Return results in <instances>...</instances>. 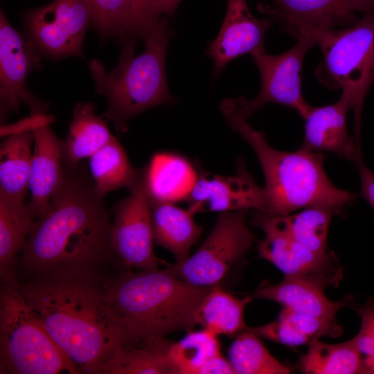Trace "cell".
Segmentation results:
<instances>
[{
    "label": "cell",
    "mask_w": 374,
    "mask_h": 374,
    "mask_svg": "<svg viewBox=\"0 0 374 374\" xmlns=\"http://www.w3.org/2000/svg\"><path fill=\"white\" fill-rule=\"evenodd\" d=\"M98 269L59 271L15 286L75 368L102 374L125 346L105 293Z\"/></svg>",
    "instance_id": "obj_1"
},
{
    "label": "cell",
    "mask_w": 374,
    "mask_h": 374,
    "mask_svg": "<svg viewBox=\"0 0 374 374\" xmlns=\"http://www.w3.org/2000/svg\"><path fill=\"white\" fill-rule=\"evenodd\" d=\"M64 171L62 183L34 221L18 260L33 278L99 269L114 258L105 195L79 168Z\"/></svg>",
    "instance_id": "obj_2"
},
{
    "label": "cell",
    "mask_w": 374,
    "mask_h": 374,
    "mask_svg": "<svg viewBox=\"0 0 374 374\" xmlns=\"http://www.w3.org/2000/svg\"><path fill=\"white\" fill-rule=\"evenodd\" d=\"M212 287L191 285L158 268L127 270L107 278L105 293L125 346H132L192 330L197 310Z\"/></svg>",
    "instance_id": "obj_3"
},
{
    "label": "cell",
    "mask_w": 374,
    "mask_h": 374,
    "mask_svg": "<svg viewBox=\"0 0 374 374\" xmlns=\"http://www.w3.org/2000/svg\"><path fill=\"white\" fill-rule=\"evenodd\" d=\"M220 110L227 125L251 146L258 157L265 178L264 212L285 215L308 207L323 206L338 213L356 198L355 193L330 181L321 153L301 148L284 152L271 147L264 134L249 125L235 98L222 100Z\"/></svg>",
    "instance_id": "obj_4"
},
{
    "label": "cell",
    "mask_w": 374,
    "mask_h": 374,
    "mask_svg": "<svg viewBox=\"0 0 374 374\" xmlns=\"http://www.w3.org/2000/svg\"><path fill=\"white\" fill-rule=\"evenodd\" d=\"M173 35L168 20L162 18L143 37L145 48L139 55L134 56L137 39L132 38L125 42L118 64L111 71L107 73L98 60L90 61L96 91L108 101L103 116L112 121L118 132H125L128 121L143 111L176 101L166 73V53Z\"/></svg>",
    "instance_id": "obj_5"
},
{
    "label": "cell",
    "mask_w": 374,
    "mask_h": 374,
    "mask_svg": "<svg viewBox=\"0 0 374 374\" xmlns=\"http://www.w3.org/2000/svg\"><path fill=\"white\" fill-rule=\"evenodd\" d=\"M309 31L323 57L315 76L328 89H341L349 99L355 116V141L360 145L362 107L374 81V10L341 30Z\"/></svg>",
    "instance_id": "obj_6"
},
{
    "label": "cell",
    "mask_w": 374,
    "mask_h": 374,
    "mask_svg": "<svg viewBox=\"0 0 374 374\" xmlns=\"http://www.w3.org/2000/svg\"><path fill=\"white\" fill-rule=\"evenodd\" d=\"M78 372L15 285L0 292V373Z\"/></svg>",
    "instance_id": "obj_7"
},
{
    "label": "cell",
    "mask_w": 374,
    "mask_h": 374,
    "mask_svg": "<svg viewBox=\"0 0 374 374\" xmlns=\"http://www.w3.org/2000/svg\"><path fill=\"white\" fill-rule=\"evenodd\" d=\"M246 210L220 213L210 234L183 262L168 264L174 276L195 286L211 287L247 253L254 237L247 224Z\"/></svg>",
    "instance_id": "obj_8"
},
{
    "label": "cell",
    "mask_w": 374,
    "mask_h": 374,
    "mask_svg": "<svg viewBox=\"0 0 374 374\" xmlns=\"http://www.w3.org/2000/svg\"><path fill=\"white\" fill-rule=\"evenodd\" d=\"M296 31V44L285 53L269 55L262 47L251 53L260 75L261 87L254 98H235L246 118L269 103L288 107L302 118L310 109L311 106L305 102L301 92V71L305 55L316 42L309 30L300 28Z\"/></svg>",
    "instance_id": "obj_9"
},
{
    "label": "cell",
    "mask_w": 374,
    "mask_h": 374,
    "mask_svg": "<svg viewBox=\"0 0 374 374\" xmlns=\"http://www.w3.org/2000/svg\"><path fill=\"white\" fill-rule=\"evenodd\" d=\"M130 190V195L116 205L111 225L114 258L127 270L158 269L165 262L154 252L150 199L143 169Z\"/></svg>",
    "instance_id": "obj_10"
},
{
    "label": "cell",
    "mask_w": 374,
    "mask_h": 374,
    "mask_svg": "<svg viewBox=\"0 0 374 374\" xmlns=\"http://www.w3.org/2000/svg\"><path fill=\"white\" fill-rule=\"evenodd\" d=\"M26 19L30 40L37 49L62 58L81 54L92 12L89 0H54L31 10Z\"/></svg>",
    "instance_id": "obj_11"
},
{
    "label": "cell",
    "mask_w": 374,
    "mask_h": 374,
    "mask_svg": "<svg viewBox=\"0 0 374 374\" xmlns=\"http://www.w3.org/2000/svg\"><path fill=\"white\" fill-rule=\"evenodd\" d=\"M37 48L14 29L5 15H0V103L1 121L10 113L18 114L21 102L31 115L44 114L48 106L31 95L26 87L28 75L41 68Z\"/></svg>",
    "instance_id": "obj_12"
},
{
    "label": "cell",
    "mask_w": 374,
    "mask_h": 374,
    "mask_svg": "<svg viewBox=\"0 0 374 374\" xmlns=\"http://www.w3.org/2000/svg\"><path fill=\"white\" fill-rule=\"evenodd\" d=\"M194 214L201 212H228L255 209L264 212L266 199L263 188L258 186L247 170L243 160L234 176L218 175L200 170L185 199Z\"/></svg>",
    "instance_id": "obj_13"
},
{
    "label": "cell",
    "mask_w": 374,
    "mask_h": 374,
    "mask_svg": "<svg viewBox=\"0 0 374 374\" xmlns=\"http://www.w3.org/2000/svg\"><path fill=\"white\" fill-rule=\"evenodd\" d=\"M265 237L258 242L259 256L271 262L285 276L317 280L327 286L337 285L341 271L333 265L331 255L319 253L267 226H259Z\"/></svg>",
    "instance_id": "obj_14"
},
{
    "label": "cell",
    "mask_w": 374,
    "mask_h": 374,
    "mask_svg": "<svg viewBox=\"0 0 374 374\" xmlns=\"http://www.w3.org/2000/svg\"><path fill=\"white\" fill-rule=\"evenodd\" d=\"M271 26L269 19H259L253 16L247 0H227L219 33L206 51L213 61V76H218L233 60L265 47V37Z\"/></svg>",
    "instance_id": "obj_15"
},
{
    "label": "cell",
    "mask_w": 374,
    "mask_h": 374,
    "mask_svg": "<svg viewBox=\"0 0 374 374\" xmlns=\"http://www.w3.org/2000/svg\"><path fill=\"white\" fill-rule=\"evenodd\" d=\"M274 7L263 10L282 19L295 30L311 31L353 25L357 14L374 10V0H271Z\"/></svg>",
    "instance_id": "obj_16"
},
{
    "label": "cell",
    "mask_w": 374,
    "mask_h": 374,
    "mask_svg": "<svg viewBox=\"0 0 374 374\" xmlns=\"http://www.w3.org/2000/svg\"><path fill=\"white\" fill-rule=\"evenodd\" d=\"M34 150L28 179L31 197L28 204L41 217L64 178L62 167L63 142L48 126L44 114L32 116Z\"/></svg>",
    "instance_id": "obj_17"
},
{
    "label": "cell",
    "mask_w": 374,
    "mask_h": 374,
    "mask_svg": "<svg viewBox=\"0 0 374 374\" xmlns=\"http://www.w3.org/2000/svg\"><path fill=\"white\" fill-rule=\"evenodd\" d=\"M352 109L349 99L341 93L329 105L310 107L305 121V132L300 148L309 151H328L355 163L362 159L361 147L348 134L346 115Z\"/></svg>",
    "instance_id": "obj_18"
},
{
    "label": "cell",
    "mask_w": 374,
    "mask_h": 374,
    "mask_svg": "<svg viewBox=\"0 0 374 374\" xmlns=\"http://www.w3.org/2000/svg\"><path fill=\"white\" fill-rule=\"evenodd\" d=\"M326 287L317 280L285 276L280 283L263 286L251 295L253 299L276 302L297 314L335 320L338 311L349 305L351 299L348 296L341 301H331L324 293Z\"/></svg>",
    "instance_id": "obj_19"
},
{
    "label": "cell",
    "mask_w": 374,
    "mask_h": 374,
    "mask_svg": "<svg viewBox=\"0 0 374 374\" xmlns=\"http://www.w3.org/2000/svg\"><path fill=\"white\" fill-rule=\"evenodd\" d=\"M150 209L154 242L170 251L176 263L186 260L202 231L194 220L195 214L172 202L151 199Z\"/></svg>",
    "instance_id": "obj_20"
},
{
    "label": "cell",
    "mask_w": 374,
    "mask_h": 374,
    "mask_svg": "<svg viewBox=\"0 0 374 374\" xmlns=\"http://www.w3.org/2000/svg\"><path fill=\"white\" fill-rule=\"evenodd\" d=\"M335 213V210L323 206L308 207L296 214L285 215L256 211L251 223L258 227H271L314 252L326 253L329 225Z\"/></svg>",
    "instance_id": "obj_21"
},
{
    "label": "cell",
    "mask_w": 374,
    "mask_h": 374,
    "mask_svg": "<svg viewBox=\"0 0 374 374\" xmlns=\"http://www.w3.org/2000/svg\"><path fill=\"white\" fill-rule=\"evenodd\" d=\"M35 217L28 203L0 195V276L3 285L18 283L17 256L24 247Z\"/></svg>",
    "instance_id": "obj_22"
},
{
    "label": "cell",
    "mask_w": 374,
    "mask_h": 374,
    "mask_svg": "<svg viewBox=\"0 0 374 374\" xmlns=\"http://www.w3.org/2000/svg\"><path fill=\"white\" fill-rule=\"evenodd\" d=\"M143 170L150 198L172 203L185 201L197 177L186 158L168 152L154 154Z\"/></svg>",
    "instance_id": "obj_23"
},
{
    "label": "cell",
    "mask_w": 374,
    "mask_h": 374,
    "mask_svg": "<svg viewBox=\"0 0 374 374\" xmlns=\"http://www.w3.org/2000/svg\"><path fill=\"white\" fill-rule=\"evenodd\" d=\"M33 121L12 132L0 146V195L24 202L28 189L31 145L34 141Z\"/></svg>",
    "instance_id": "obj_24"
},
{
    "label": "cell",
    "mask_w": 374,
    "mask_h": 374,
    "mask_svg": "<svg viewBox=\"0 0 374 374\" xmlns=\"http://www.w3.org/2000/svg\"><path fill=\"white\" fill-rule=\"evenodd\" d=\"M94 109L91 103H78L74 107L69 134L63 142L65 170L78 168L81 159L92 156L113 136L104 117L95 115Z\"/></svg>",
    "instance_id": "obj_25"
},
{
    "label": "cell",
    "mask_w": 374,
    "mask_h": 374,
    "mask_svg": "<svg viewBox=\"0 0 374 374\" xmlns=\"http://www.w3.org/2000/svg\"><path fill=\"white\" fill-rule=\"evenodd\" d=\"M251 295L242 299L224 291L218 284L212 287L196 312V323L217 335L237 336L246 330L244 319Z\"/></svg>",
    "instance_id": "obj_26"
},
{
    "label": "cell",
    "mask_w": 374,
    "mask_h": 374,
    "mask_svg": "<svg viewBox=\"0 0 374 374\" xmlns=\"http://www.w3.org/2000/svg\"><path fill=\"white\" fill-rule=\"evenodd\" d=\"M89 170L96 189L103 195L121 188L130 190L142 170L135 169L115 136L89 157Z\"/></svg>",
    "instance_id": "obj_27"
},
{
    "label": "cell",
    "mask_w": 374,
    "mask_h": 374,
    "mask_svg": "<svg viewBox=\"0 0 374 374\" xmlns=\"http://www.w3.org/2000/svg\"><path fill=\"white\" fill-rule=\"evenodd\" d=\"M163 338L118 348L103 369V374H178L167 354Z\"/></svg>",
    "instance_id": "obj_28"
},
{
    "label": "cell",
    "mask_w": 374,
    "mask_h": 374,
    "mask_svg": "<svg viewBox=\"0 0 374 374\" xmlns=\"http://www.w3.org/2000/svg\"><path fill=\"white\" fill-rule=\"evenodd\" d=\"M299 367L307 374L365 373L361 354L354 337L339 344H326L313 339Z\"/></svg>",
    "instance_id": "obj_29"
},
{
    "label": "cell",
    "mask_w": 374,
    "mask_h": 374,
    "mask_svg": "<svg viewBox=\"0 0 374 374\" xmlns=\"http://www.w3.org/2000/svg\"><path fill=\"white\" fill-rule=\"evenodd\" d=\"M229 361L237 374H289L288 366L281 364L267 349L257 335L249 330L236 336L228 353Z\"/></svg>",
    "instance_id": "obj_30"
},
{
    "label": "cell",
    "mask_w": 374,
    "mask_h": 374,
    "mask_svg": "<svg viewBox=\"0 0 374 374\" xmlns=\"http://www.w3.org/2000/svg\"><path fill=\"white\" fill-rule=\"evenodd\" d=\"M217 335L205 329L192 331L169 344L167 354L178 374H202L208 362L222 353Z\"/></svg>",
    "instance_id": "obj_31"
},
{
    "label": "cell",
    "mask_w": 374,
    "mask_h": 374,
    "mask_svg": "<svg viewBox=\"0 0 374 374\" xmlns=\"http://www.w3.org/2000/svg\"><path fill=\"white\" fill-rule=\"evenodd\" d=\"M89 1L91 22L103 37H115L125 42L136 39L125 0Z\"/></svg>",
    "instance_id": "obj_32"
},
{
    "label": "cell",
    "mask_w": 374,
    "mask_h": 374,
    "mask_svg": "<svg viewBox=\"0 0 374 374\" xmlns=\"http://www.w3.org/2000/svg\"><path fill=\"white\" fill-rule=\"evenodd\" d=\"M361 318V328L354 337L362 357L365 373L374 374V301L370 299L356 308Z\"/></svg>",
    "instance_id": "obj_33"
},
{
    "label": "cell",
    "mask_w": 374,
    "mask_h": 374,
    "mask_svg": "<svg viewBox=\"0 0 374 374\" xmlns=\"http://www.w3.org/2000/svg\"><path fill=\"white\" fill-rule=\"evenodd\" d=\"M279 315L311 340L326 335L338 336L342 332L335 320L300 314L284 308Z\"/></svg>",
    "instance_id": "obj_34"
},
{
    "label": "cell",
    "mask_w": 374,
    "mask_h": 374,
    "mask_svg": "<svg viewBox=\"0 0 374 374\" xmlns=\"http://www.w3.org/2000/svg\"><path fill=\"white\" fill-rule=\"evenodd\" d=\"M247 329L260 337L292 347L308 344L311 341L280 315L276 320L268 324L258 327H247Z\"/></svg>",
    "instance_id": "obj_35"
},
{
    "label": "cell",
    "mask_w": 374,
    "mask_h": 374,
    "mask_svg": "<svg viewBox=\"0 0 374 374\" xmlns=\"http://www.w3.org/2000/svg\"><path fill=\"white\" fill-rule=\"evenodd\" d=\"M134 37L143 38L160 20L152 0H125Z\"/></svg>",
    "instance_id": "obj_36"
},
{
    "label": "cell",
    "mask_w": 374,
    "mask_h": 374,
    "mask_svg": "<svg viewBox=\"0 0 374 374\" xmlns=\"http://www.w3.org/2000/svg\"><path fill=\"white\" fill-rule=\"evenodd\" d=\"M361 181V194L374 209V173L364 163L362 159L355 163Z\"/></svg>",
    "instance_id": "obj_37"
},
{
    "label": "cell",
    "mask_w": 374,
    "mask_h": 374,
    "mask_svg": "<svg viewBox=\"0 0 374 374\" xmlns=\"http://www.w3.org/2000/svg\"><path fill=\"white\" fill-rule=\"evenodd\" d=\"M156 12L161 16L163 14L172 15L183 0H152Z\"/></svg>",
    "instance_id": "obj_38"
},
{
    "label": "cell",
    "mask_w": 374,
    "mask_h": 374,
    "mask_svg": "<svg viewBox=\"0 0 374 374\" xmlns=\"http://www.w3.org/2000/svg\"><path fill=\"white\" fill-rule=\"evenodd\" d=\"M373 78H374V71H373Z\"/></svg>",
    "instance_id": "obj_39"
}]
</instances>
